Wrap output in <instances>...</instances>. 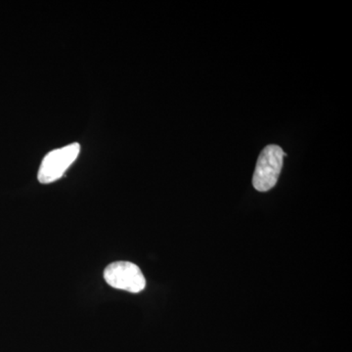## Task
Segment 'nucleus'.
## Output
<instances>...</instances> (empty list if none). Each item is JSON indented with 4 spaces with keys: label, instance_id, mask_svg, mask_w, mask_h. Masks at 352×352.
<instances>
[{
    "label": "nucleus",
    "instance_id": "1",
    "mask_svg": "<svg viewBox=\"0 0 352 352\" xmlns=\"http://www.w3.org/2000/svg\"><path fill=\"white\" fill-rule=\"evenodd\" d=\"M281 147L271 144L261 151L252 176V186L259 192H267L276 185L283 168L284 157Z\"/></svg>",
    "mask_w": 352,
    "mask_h": 352
},
{
    "label": "nucleus",
    "instance_id": "2",
    "mask_svg": "<svg viewBox=\"0 0 352 352\" xmlns=\"http://www.w3.org/2000/svg\"><path fill=\"white\" fill-rule=\"evenodd\" d=\"M104 279L112 288L132 294L141 293L146 287L142 271L136 264L129 261H116L109 264L104 271Z\"/></svg>",
    "mask_w": 352,
    "mask_h": 352
},
{
    "label": "nucleus",
    "instance_id": "3",
    "mask_svg": "<svg viewBox=\"0 0 352 352\" xmlns=\"http://www.w3.org/2000/svg\"><path fill=\"white\" fill-rule=\"evenodd\" d=\"M80 152V144L73 143L48 153L44 157L39 168L38 182L43 184H50L60 179L69 166L75 163Z\"/></svg>",
    "mask_w": 352,
    "mask_h": 352
}]
</instances>
